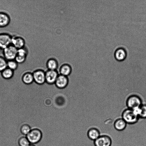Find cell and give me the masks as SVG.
<instances>
[{"mask_svg":"<svg viewBox=\"0 0 146 146\" xmlns=\"http://www.w3.org/2000/svg\"><path fill=\"white\" fill-rule=\"evenodd\" d=\"M34 81L37 84H42L46 82L45 72L41 69L37 70L33 73Z\"/></svg>","mask_w":146,"mask_h":146,"instance_id":"cell-6","label":"cell"},{"mask_svg":"<svg viewBox=\"0 0 146 146\" xmlns=\"http://www.w3.org/2000/svg\"><path fill=\"white\" fill-rule=\"evenodd\" d=\"M31 130L30 126L27 124L23 125L21 129V133L26 136L30 132Z\"/></svg>","mask_w":146,"mask_h":146,"instance_id":"cell-21","label":"cell"},{"mask_svg":"<svg viewBox=\"0 0 146 146\" xmlns=\"http://www.w3.org/2000/svg\"><path fill=\"white\" fill-rule=\"evenodd\" d=\"M121 118L127 124L130 125L136 123L140 119L133 110L128 108L125 109L122 111Z\"/></svg>","mask_w":146,"mask_h":146,"instance_id":"cell-1","label":"cell"},{"mask_svg":"<svg viewBox=\"0 0 146 146\" xmlns=\"http://www.w3.org/2000/svg\"><path fill=\"white\" fill-rule=\"evenodd\" d=\"M112 143L111 138L109 136L106 135H100L94 141L95 146H110Z\"/></svg>","mask_w":146,"mask_h":146,"instance_id":"cell-5","label":"cell"},{"mask_svg":"<svg viewBox=\"0 0 146 146\" xmlns=\"http://www.w3.org/2000/svg\"><path fill=\"white\" fill-rule=\"evenodd\" d=\"M2 74L5 78H10L13 75V70L7 67L2 72Z\"/></svg>","mask_w":146,"mask_h":146,"instance_id":"cell-20","label":"cell"},{"mask_svg":"<svg viewBox=\"0 0 146 146\" xmlns=\"http://www.w3.org/2000/svg\"><path fill=\"white\" fill-rule=\"evenodd\" d=\"M7 67L13 70L17 68L18 63L15 60H8L7 62Z\"/></svg>","mask_w":146,"mask_h":146,"instance_id":"cell-22","label":"cell"},{"mask_svg":"<svg viewBox=\"0 0 146 146\" xmlns=\"http://www.w3.org/2000/svg\"><path fill=\"white\" fill-rule=\"evenodd\" d=\"M27 54V50L24 46L18 50V52L15 60L18 63H22L25 60Z\"/></svg>","mask_w":146,"mask_h":146,"instance_id":"cell-11","label":"cell"},{"mask_svg":"<svg viewBox=\"0 0 146 146\" xmlns=\"http://www.w3.org/2000/svg\"><path fill=\"white\" fill-rule=\"evenodd\" d=\"M19 143L20 146H28L30 143L26 137H23L20 139Z\"/></svg>","mask_w":146,"mask_h":146,"instance_id":"cell-24","label":"cell"},{"mask_svg":"<svg viewBox=\"0 0 146 146\" xmlns=\"http://www.w3.org/2000/svg\"><path fill=\"white\" fill-rule=\"evenodd\" d=\"M88 138L91 140L94 141L100 135L99 130L96 127H93L90 129L87 132Z\"/></svg>","mask_w":146,"mask_h":146,"instance_id":"cell-15","label":"cell"},{"mask_svg":"<svg viewBox=\"0 0 146 146\" xmlns=\"http://www.w3.org/2000/svg\"><path fill=\"white\" fill-rule=\"evenodd\" d=\"M23 82L27 84L32 83L34 81L33 74L31 72H27L25 73L22 78Z\"/></svg>","mask_w":146,"mask_h":146,"instance_id":"cell-19","label":"cell"},{"mask_svg":"<svg viewBox=\"0 0 146 146\" xmlns=\"http://www.w3.org/2000/svg\"><path fill=\"white\" fill-rule=\"evenodd\" d=\"M143 104L142 98L136 94L130 95L127 98L126 104L127 108L132 110L137 109Z\"/></svg>","mask_w":146,"mask_h":146,"instance_id":"cell-2","label":"cell"},{"mask_svg":"<svg viewBox=\"0 0 146 146\" xmlns=\"http://www.w3.org/2000/svg\"><path fill=\"white\" fill-rule=\"evenodd\" d=\"M42 136L41 131L38 129H32L26 135V137L30 144H34L38 142Z\"/></svg>","mask_w":146,"mask_h":146,"instance_id":"cell-3","label":"cell"},{"mask_svg":"<svg viewBox=\"0 0 146 146\" xmlns=\"http://www.w3.org/2000/svg\"><path fill=\"white\" fill-rule=\"evenodd\" d=\"M8 16L5 14L0 13V27H4L7 25L9 22Z\"/></svg>","mask_w":146,"mask_h":146,"instance_id":"cell-18","label":"cell"},{"mask_svg":"<svg viewBox=\"0 0 146 146\" xmlns=\"http://www.w3.org/2000/svg\"><path fill=\"white\" fill-rule=\"evenodd\" d=\"M112 144H113V143H112Z\"/></svg>","mask_w":146,"mask_h":146,"instance_id":"cell-27","label":"cell"},{"mask_svg":"<svg viewBox=\"0 0 146 146\" xmlns=\"http://www.w3.org/2000/svg\"><path fill=\"white\" fill-rule=\"evenodd\" d=\"M69 80L67 76L59 74L55 83L57 87L62 89L66 88L68 84Z\"/></svg>","mask_w":146,"mask_h":146,"instance_id":"cell-10","label":"cell"},{"mask_svg":"<svg viewBox=\"0 0 146 146\" xmlns=\"http://www.w3.org/2000/svg\"><path fill=\"white\" fill-rule=\"evenodd\" d=\"M117 143H118V142H117ZM113 144H112L111 145H112Z\"/></svg>","mask_w":146,"mask_h":146,"instance_id":"cell-26","label":"cell"},{"mask_svg":"<svg viewBox=\"0 0 146 146\" xmlns=\"http://www.w3.org/2000/svg\"><path fill=\"white\" fill-rule=\"evenodd\" d=\"M18 49L11 44L3 49L5 58L7 60H15L17 55Z\"/></svg>","mask_w":146,"mask_h":146,"instance_id":"cell-4","label":"cell"},{"mask_svg":"<svg viewBox=\"0 0 146 146\" xmlns=\"http://www.w3.org/2000/svg\"><path fill=\"white\" fill-rule=\"evenodd\" d=\"M46 66L49 70H57L59 68V64L57 59L52 58L47 61Z\"/></svg>","mask_w":146,"mask_h":146,"instance_id":"cell-16","label":"cell"},{"mask_svg":"<svg viewBox=\"0 0 146 146\" xmlns=\"http://www.w3.org/2000/svg\"><path fill=\"white\" fill-rule=\"evenodd\" d=\"M28 146H35L33 144H30L29 145H28Z\"/></svg>","mask_w":146,"mask_h":146,"instance_id":"cell-25","label":"cell"},{"mask_svg":"<svg viewBox=\"0 0 146 146\" xmlns=\"http://www.w3.org/2000/svg\"><path fill=\"white\" fill-rule=\"evenodd\" d=\"M12 37L6 34H0V48L4 49L12 44Z\"/></svg>","mask_w":146,"mask_h":146,"instance_id":"cell-8","label":"cell"},{"mask_svg":"<svg viewBox=\"0 0 146 146\" xmlns=\"http://www.w3.org/2000/svg\"><path fill=\"white\" fill-rule=\"evenodd\" d=\"M59 75L56 70H48L45 72L46 82L50 84H55Z\"/></svg>","mask_w":146,"mask_h":146,"instance_id":"cell-7","label":"cell"},{"mask_svg":"<svg viewBox=\"0 0 146 146\" xmlns=\"http://www.w3.org/2000/svg\"><path fill=\"white\" fill-rule=\"evenodd\" d=\"M136 112L140 119H146V104H143L136 110Z\"/></svg>","mask_w":146,"mask_h":146,"instance_id":"cell-17","label":"cell"},{"mask_svg":"<svg viewBox=\"0 0 146 146\" xmlns=\"http://www.w3.org/2000/svg\"><path fill=\"white\" fill-rule=\"evenodd\" d=\"M114 55L116 60L119 62L122 61L124 60L127 57V51L123 47H119L115 50Z\"/></svg>","mask_w":146,"mask_h":146,"instance_id":"cell-9","label":"cell"},{"mask_svg":"<svg viewBox=\"0 0 146 146\" xmlns=\"http://www.w3.org/2000/svg\"><path fill=\"white\" fill-rule=\"evenodd\" d=\"M127 124L122 118H119L115 120L113 123V126L117 130L121 131L125 129Z\"/></svg>","mask_w":146,"mask_h":146,"instance_id":"cell-14","label":"cell"},{"mask_svg":"<svg viewBox=\"0 0 146 146\" xmlns=\"http://www.w3.org/2000/svg\"><path fill=\"white\" fill-rule=\"evenodd\" d=\"M12 44L18 49L23 48L25 44L24 40L19 36L12 37Z\"/></svg>","mask_w":146,"mask_h":146,"instance_id":"cell-13","label":"cell"},{"mask_svg":"<svg viewBox=\"0 0 146 146\" xmlns=\"http://www.w3.org/2000/svg\"><path fill=\"white\" fill-rule=\"evenodd\" d=\"M7 62L5 58L0 57V72H2L7 68Z\"/></svg>","mask_w":146,"mask_h":146,"instance_id":"cell-23","label":"cell"},{"mask_svg":"<svg viewBox=\"0 0 146 146\" xmlns=\"http://www.w3.org/2000/svg\"><path fill=\"white\" fill-rule=\"evenodd\" d=\"M57 71L59 74L68 76L70 75L72 72V68L70 64H64L60 66Z\"/></svg>","mask_w":146,"mask_h":146,"instance_id":"cell-12","label":"cell"}]
</instances>
